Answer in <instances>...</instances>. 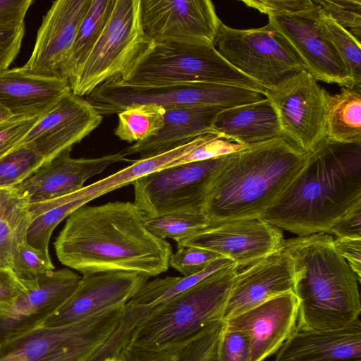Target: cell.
<instances>
[{"instance_id": "obj_1", "label": "cell", "mask_w": 361, "mask_h": 361, "mask_svg": "<svg viewBox=\"0 0 361 361\" xmlns=\"http://www.w3.org/2000/svg\"><path fill=\"white\" fill-rule=\"evenodd\" d=\"M134 202L83 205L66 220L54 243L59 262L82 274L127 271L147 278L166 272L171 244L146 227Z\"/></svg>"}, {"instance_id": "obj_2", "label": "cell", "mask_w": 361, "mask_h": 361, "mask_svg": "<svg viewBox=\"0 0 361 361\" xmlns=\"http://www.w3.org/2000/svg\"><path fill=\"white\" fill-rule=\"evenodd\" d=\"M360 145L325 140L261 218L299 236L328 233L361 201Z\"/></svg>"}, {"instance_id": "obj_3", "label": "cell", "mask_w": 361, "mask_h": 361, "mask_svg": "<svg viewBox=\"0 0 361 361\" xmlns=\"http://www.w3.org/2000/svg\"><path fill=\"white\" fill-rule=\"evenodd\" d=\"M308 157L283 136L229 154L209 188L202 212L211 223L261 217Z\"/></svg>"}, {"instance_id": "obj_4", "label": "cell", "mask_w": 361, "mask_h": 361, "mask_svg": "<svg viewBox=\"0 0 361 361\" xmlns=\"http://www.w3.org/2000/svg\"><path fill=\"white\" fill-rule=\"evenodd\" d=\"M333 240L318 233L285 240L293 263L298 331L339 329L360 318V280Z\"/></svg>"}, {"instance_id": "obj_5", "label": "cell", "mask_w": 361, "mask_h": 361, "mask_svg": "<svg viewBox=\"0 0 361 361\" xmlns=\"http://www.w3.org/2000/svg\"><path fill=\"white\" fill-rule=\"evenodd\" d=\"M238 271L235 264L221 269L183 293L148 307L125 305L112 341L117 345L126 343L122 350L133 351L160 350L187 342L211 324L223 321Z\"/></svg>"}, {"instance_id": "obj_6", "label": "cell", "mask_w": 361, "mask_h": 361, "mask_svg": "<svg viewBox=\"0 0 361 361\" xmlns=\"http://www.w3.org/2000/svg\"><path fill=\"white\" fill-rule=\"evenodd\" d=\"M116 78L140 87L211 83L245 88L264 96L267 91L231 66L214 44L152 41Z\"/></svg>"}, {"instance_id": "obj_7", "label": "cell", "mask_w": 361, "mask_h": 361, "mask_svg": "<svg viewBox=\"0 0 361 361\" xmlns=\"http://www.w3.org/2000/svg\"><path fill=\"white\" fill-rule=\"evenodd\" d=\"M124 306L59 326H40L0 346V361H88L118 326Z\"/></svg>"}, {"instance_id": "obj_8", "label": "cell", "mask_w": 361, "mask_h": 361, "mask_svg": "<svg viewBox=\"0 0 361 361\" xmlns=\"http://www.w3.org/2000/svg\"><path fill=\"white\" fill-rule=\"evenodd\" d=\"M264 98L257 92L226 85L140 87L129 85L113 78L93 90L86 99L103 116L118 114L128 106L139 104H153L164 109L202 105L228 109Z\"/></svg>"}, {"instance_id": "obj_9", "label": "cell", "mask_w": 361, "mask_h": 361, "mask_svg": "<svg viewBox=\"0 0 361 361\" xmlns=\"http://www.w3.org/2000/svg\"><path fill=\"white\" fill-rule=\"evenodd\" d=\"M214 46L231 66L266 90L277 87L305 69L289 43L269 23L236 29L222 23Z\"/></svg>"}, {"instance_id": "obj_10", "label": "cell", "mask_w": 361, "mask_h": 361, "mask_svg": "<svg viewBox=\"0 0 361 361\" xmlns=\"http://www.w3.org/2000/svg\"><path fill=\"white\" fill-rule=\"evenodd\" d=\"M141 0H115L110 17L79 75L70 85L82 97L123 74L149 47L140 15Z\"/></svg>"}, {"instance_id": "obj_11", "label": "cell", "mask_w": 361, "mask_h": 361, "mask_svg": "<svg viewBox=\"0 0 361 361\" xmlns=\"http://www.w3.org/2000/svg\"><path fill=\"white\" fill-rule=\"evenodd\" d=\"M228 155L170 166L135 180V204L147 218L202 212L209 188Z\"/></svg>"}, {"instance_id": "obj_12", "label": "cell", "mask_w": 361, "mask_h": 361, "mask_svg": "<svg viewBox=\"0 0 361 361\" xmlns=\"http://www.w3.org/2000/svg\"><path fill=\"white\" fill-rule=\"evenodd\" d=\"M329 93L306 70L267 90L282 135L307 153L325 141V116Z\"/></svg>"}, {"instance_id": "obj_13", "label": "cell", "mask_w": 361, "mask_h": 361, "mask_svg": "<svg viewBox=\"0 0 361 361\" xmlns=\"http://www.w3.org/2000/svg\"><path fill=\"white\" fill-rule=\"evenodd\" d=\"M141 22L152 41L214 44L222 22L209 0H141Z\"/></svg>"}, {"instance_id": "obj_14", "label": "cell", "mask_w": 361, "mask_h": 361, "mask_svg": "<svg viewBox=\"0 0 361 361\" xmlns=\"http://www.w3.org/2000/svg\"><path fill=\"white\" fill-rule=\"evenodd\" d=\"M285 240L280 228L255 217L211 223L177 244L210 250L239 268L281 250Z\"/></svg>"}, {"instance_id": "obj_15", "label": "cell", "mask_w": 361, "mask_h": 361, "mask_svg": "<svg viewBox=\"0 0 361 361\" xmlns=\"http://www.w3.org/2000/svg\"><path fill=\"white\" fill-rule=\"evenodd\" d=\"M81 276L68 268L22 281L25 290L0 317V346L40 326L72 295Z\"/></svg>"}, {"instance_id": "obj_16", "label": "cell", "mask_w": 361, "mask_h": 361, "mask_svg": "<svg viewBox=\"0 0 361 361\" xmlns=\"http://www.w3.org/2000/svg\"><path fill=\"white\" fill-rule=\"evenodd\" d=\"M102 119L86 99L71 92L39 117L18 145L30 147L47 164L82 141Z\"/></svg>"}, {"instance_id": "obj_17", "label": "cell", "mask_w": 361, "mask_h": 361, "mask_svg": "<svg viewBox=\"0 0 361 361\" xmlns=\"http://www.w3.org/2000/svg\"><path fill=\"white\" fill-rule=\"evenodd\" d=\"M319 9L269 16V23L289 43L305 68L317 80L355 89L344 63L318 23Z\"/></svg>"}, {"instance_id": "obj_18", "label": "cell", "mask_w": 361, "mask_h": 361, "mask_svg": "<svg viewBox=\"0 0 361 361\" xmlns=\"http://www.w3.org/2000/svg\"><path fill=\"white\" fill-rule=\"evenodd\" d=\"M147 280L145 276L127 271L82 274L72 295L42 326H63L124 306Z\"/></svg>"}, {"instance_id": "obj_19", "label": "cell", "mask_w": 361, "mask_h": 361, "mask_svg": "<svg viewBox=\"0 0 361 361\" xmlns=\"http://www.w3.org/2000/svg\"><path fill=\"white\" fill-rule=\"evenodd\" d=\"M91 1H54L43 17L30 57L22 67L35 75L63 78L64 65Z\"/></svg>"}, {"instance_id": "obj_20", "label": "cell", "mask_w": 361, "mask_h": 361, "mask_svg": "<svg viewBox=\"0 0 361 361\" xmlns=\"http://www.w3.org/2000/svg\"><path fill=\"white\" fill-rule=\"evenodd\" d=\"M297 299L293 292H288L223 322L226 330L248 337V361H264L297 330Z\"/></svg>"}, {"instance_id": "obj_21", "label": "cell", "mask_w": 361, "mask_h": 361, "mask_svg": "<svg viewBox=\"0 0 361 361\" xmlns=\"http://www.w3.org/2000/svg\"><path fill=\"white\" fill-rule=\"evenodd\" d=\"M71 150L63 152L15 188L28 197L30 203L51 200L80 190L86 180L109 166L135 161L121 151L97 158H73Z\"/></svg>"}, {"instance_id": "obj_22", "label": "cell", "mask_w": 361, "mask_h": 361, "mask_svg": "<svg viewBox=\"0 0 361 361\" xmlns=\"http://www.w3.org/2000/svg\"><path fill=\"white\" fill-rule=\"evenodd\" d=\"M294 291V269L284 248L254 262L235 275L223 321L279 295Z\"/></svg>"}, {"instance_id": "obj_23", "label": "cell", "mask_w": 361, "mask_h": 361, "mask_svg": "<svg viewBox=\"0 0 361 361\" xmlns=\"http://www.w3.org/2000/svg\"><path fill=\"white\" fill-rule=\"evenodd\" d=\"M71 92L67 80L35 75L23 67L0 72V105L13 117L42 116Z\"/></svg>"}, {"instance_id": "obj_24", "label": "cell", "mask_w": 361, "mask_h": 361, "mask_svg": "<svg viewBox=\"0 0 361 361\" xmlns=\"http://www.w3.org/2000/svg\"><path fill=\"white\" fill-rule=\"evenodd\" d=\"M274 361H361V321L334 329L296 330Z\"/></svg>"}, {"instance_id": "obj_25", "label": "cell", "mask_w": 361, "mask_h": 361, "mask_svg": "<svg viewBox=\"0 0 361 361\" xmlns=\"http://www.w3.org/2000/svg\"><path fill=\"white\" fill-rule=\"evenodd\" d=\"M223 109L207 105L165 109L163 127L155 135L121 152L126 157L139 154V159H145L169 151L199 135L213 133L212 123Z\"/></svg>"}, {"instance_id": "obj_26", "label": "cell", "mask_w": 361, "mask_h": 361, "mask_svg": "<svg viewBox=\"0 0 361 361\" xmlns=\"http://www.w3.org/2000/svg\"><path fill=\"white\" fill-rule=\"evenodd\" d=\"M212 130L242 147L283 136L276 111L266 97L221 110L212 123Z\"/></svg>"}, {"instance_id": "obj_27", "label": "cell", "mask_w": 361, "mask_h": 361, "mask_svg": "<svg viewBox=\"0 0 361 361\" xmlns=\"http://www.w3.org/2000/svg\"><path fill=\"white\" fill-rule=\"evenodd\" d=\"M214 135L213 133L203 134L165 152L136 159L128 166L84 186L69 195L73 200L85 199L90 202L109 192L130 185L143 176L172 166L177 160L207 141Z\"/></svg>"}, {"instance_id": "obj_28", "label": "cell", "mask_w": 361, "mask_h": 361, "mask_svg": "<svg viewBox=\"0 0 361 361\" xmlns=\"http://www.w3.org/2000/svg\"><path fill=\"white\" fill-rule=\"evenodd\" d=\"M28 197L15 187L0 188V269H11L18 245L31 221Z\"/></svg>"}, {"instance_id": "obj_29", "label": "cell", "mask_w": 361, "mask_h": 361, "mask_svg": "<svg viewBox=\"0 0 361 361\" xmlns=\"http://www.w3.org/2000/svg\"><path fill=\"white\" fill-rule=\"evenodd\" d=\"M325 140L361 145L360 90L343 87L338 94H329L325 116Z\"/></svg>"}, {"instance_id": "obj_30", "label": "cell", "mask_w": 361, "mask_h": 361, "mask_svg": "<svg viewBox=\"0 0 361 361\" xmlns=\"http://www.w3.org/2000/svg\"><path fill=\"white\" fill-rule=\"evenodd\" d=\"M115 0H92L78 30L62 78L71 85L79 75L111 13Z\"/></svg>"}, {"instance_id": "obj_31", "label": "cell", "mask_w": 361, "mask_h": 361, "mask_svg": "<svg viewBox=\"0 0 361 361\" xmlns=\"http://www.w3.org/2000/svg\"><path fill=\"white\" fill-rule=\"evenodd\" d=\"M233 264L231 259L221 257L191 276H166L147 281L126 305L143 308L158 304L189 289L214 272Z\"/></svg>"}, {"instance_id": "obj_32", "label": "cell", "mask_w": 361, "mask_h": 361, "mask_svg": "<svg viewBox=\"0 0 361 361\" xmlns=\"http://www.w3.org/2000/svg\"><path fill=\"white\" fill-rule=\"evenodd\" d=\"M164 109L153 104L127 107L118 114L114 134L121 140L135 143L155 135L164 125Z\"/></svg>"}, {"instance_id": "obj_33", "label": "cell", "mask_w": 361, "mask_h": 361, "mask_svg": "<svg viewBox=\"0 0 361 361\" xmlns=\"http://www.w3.org/2000/svg\"><path fill=\"white\" fill-rule=\"evenodd\" d=\"M319 25L344 63L355 89L361 85V44L347 29L319 12Z\"/></svg>"}, {"instance_id": "obj_34", "label": "cell", "mask_w": 361, "mask_h": 361, "mask_svg": "<svg viewBox=\"0 0 361 361\" xmlns=\"http://www.w3.org/2000/svg\"><path fill=\"white\" fill-rule=\"evenodd\" d=\"M211 224L203 212L173 213L147 218L145 226L155 236L173 239L177 243L194 235Z\"/></svg>"}, {"instance_id": "obj_35", "label": "cell", "mask_w": 361, "mask_h": 361, "mask_svg": "<svg viewBox=\"0 0 361 361\" xmlns=\"http://www.w3.org/2000/svg\"><path fill=\"white\" fill-rule=\"evenodd\" d=\"M45 164L32 148L20 145L0 157V188H13Z\"/></svg>"}, {"instance_id": "obj_36", "label": "cell", "mask_w": 361, "mask_h": 361, "mask_svg": "<svg viewBox=\"0 0 361 361\" xmlns=\"http://www.w3.org/2000/svg\"><path fill=\"white\" fill-rule=\"evenodd\" d=\"M49 254L20 243L13 255L11 271L20 281H29L54 270Z\"/></svg>"}, {"instance_id": "obj_37", "label": "cell", "mask_w": 361, "mask_h": 361, "mask_svg": "<svg viewBox=\"0 0 361 361\" xmlns=\"http://www.w3.org/2000/svg\"><path fill=\"white\" fill-rule=\"evenodd\" d=\"M319 6V13L333 19L344 28H350V33L360 39L361 1L360 0H314Z\"/></svg>"}, {"instance_id": "obj_38", "label": "cell", "mask_w": 361, "mask_h": 361, "mask_svg": "<svg viewBox=\"0 0 361 361\" xmlns=\"http://www.w3.org/2000/svg\"><path fill=\"white\" fill-rule=\"evenodd\" d=\"M219 255L205 249L188 245L177 244V250L169 259V266L184 276L195 274L204 269Z\"/></svg>"}, {"instance_id": "obj_39", "label": "cell", "mask_w": 361, "mask_h": 361, "mask_svg": "<svg viewBox=\"0 0 361 361\" xmlns=\"http://www.w3.org/2000/svg\"><path fill=\"white\" fill-rule=\"evenodd\" d=\"M245 6L268 16L295 15L319 9L314 0H243Z\"/></svg>"}, {"instance_id": "obj_40", "label": "cell", "mask_w": 361, "mask_h": 361, "mask_svg": "<svg viewBox=\"0 0 361 361\" xmlns=\"http://www.w3.org/2000/svg\"><path fill=\"white\" fill-rule=\"evenodd\" d=\"M243 147H244L214 134L207 141L177 160L172 166L220 157Z\"/></svg>"}, {"instance_id": "obj_41", "label": "cell", "mask_w": 361, "mask_h": 361, "mask_svg": "<svg viewBox=\"0 0 361 361\" xmlns=\"http://www.w3.org/2000/svg\"><path fill=\"white\" fill-rule=\"evenodd\" d=\"M39 117H11L0 122V157L20 144Z\"/></svg>"}, {"instance_id": "obj_42", "label": "cell", "mask_w": 361, "mask_h": 361, "mask_svg": "<svg viewBox=\"0 0 361 361\" xmlns=\"http://www.w3.org/2000/svg\"><path fill=\"white\" fill-rule=\"evenodd\" d=\"M249 339L246 334L233 331L224 330L219 342L220 361H248Z\"/></svg>"}, {"instance_id": "obj_43", "label": "cell", "mask_w": 361, "mask_h": 361, "mask_svg": "<svg viewBox=\"0 0 361 361\" xmlns=\"http://www.w3.org/2000/svg\"><path fill=\"white\" fill-rule=\"evenodd\" d=\"M24 34V23L0 26V72L8 69L18 56Z\"/></svg>"}, {"instance_id": "obj_44", "label": "cell", "mask_w": 361, "mask_h": 361, "mask_svg": "<svg viewBox=\"0 0 361 361\" xmlns=\"http://www.w3.org/2000/svg\"><path fill=\"white\" fill-rule=\"evenodd\" d=\"M26 289L10 269H0V317L10 309L16 298Z\"/></svg>"}, {"instance_id": "obj_45", "label": "cell", "mask_w": 361, "mask_h": 361, "mask_svg": "<svg viewBox=\"0 0 361 361\" xmlns=\"http://www.w3.org/2000/svg\"><path fill=\"white\" fill-rule=\"evenodd\" d=\"M192 339L182 344L156 351L123 349L116 359L120 361H178L183 349Z\"/></svg>"}, {"instance_id": "obj_46", "label": "cell", "mask_w": 361, "mask_h": 361, "mask_svg": "<svg viewBox=\"0 0 361 361\" xmlns=\"http://www.w3.org/2000/svg\"><path fill=\"white\" fill-rule=\"evenodd\" d=\"M328 234L361 238V201L336 220L330 227Z\"/></svg>"}, {"instance_id": "obj_47", "label": "cell", "mask_w": 361, "mask_h": 361, "mask_svg": "<svg viewBox=\"0 0 361 361\" xmlns=\"http://www.w3.org/2000/svg\"><path fill=\"white\" fill-rule=\"evenodd\" d=\"M333 243L336 251L360 280L361 238L337 237L333 240Z\"/></svg>"}, {"instance_id": "obj_48", "label": "cell", "mask_w": 361, "mask_h": 361, "mask_svg": "<svg viewBox=\"0 0 361 361\" xmlns=\"http://www.w3.org/2000/svg\"><path fill=\"white\" fill-rule=\"evenodd\" d=\"M32 0H0V26L24 23Z\"/></svg>"}, {"instance_id": "obj_49", "label": "cell", "mask_w": 361, "mask_h": 361, "mask_svg": "<svg viewBox=\"0 0 361 361\" xmlns=\"http://www.w3.org/2000/svg\"><path fill=\"white\" fill-rule=\"evenodd\" d=\"M11 117H13L11 114L0 105V122L9 119Z\"/></svg>"}, {"instance_id": "obj_50", "label": "cell", "mask_w": 361, "mask_h": 361, "mask_svg": "<svg viewBox=\"0 0 361 361\" xmlns=\"http://www.w3.org/2000/svg\"><path fill=\"white\" fill-rule=\"evenodd\" d=\"M106 361H111V360H106Z\"/></svg>"}]
</instances>
